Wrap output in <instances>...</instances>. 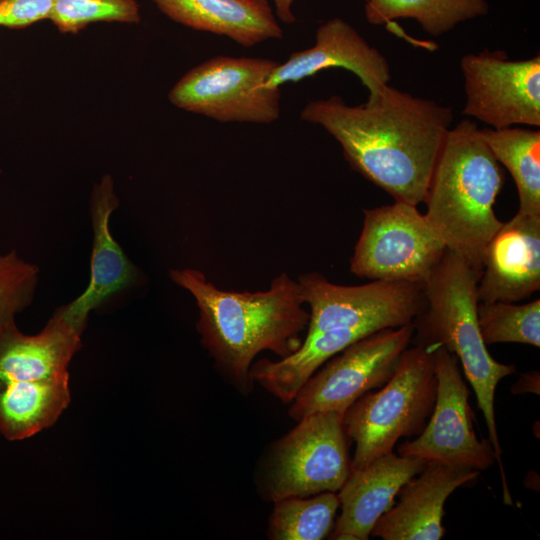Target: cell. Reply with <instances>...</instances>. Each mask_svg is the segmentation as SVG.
I'll list each match as a JSON object with an SVG mask.
<instances>
[{"label":"cell","mask_w":540,"mask_h":540,"mask_svg":"<svg viewBox=\"0 0 540 540\" xmlns=\"http://www.w3.org/2000/svg\"><path fill=\"white\" fill-rule=\"evenodd\" d=\"M496 160L511 174L519 200L518 212L540 214V130L520 127L480 128Z\"/></svg>","instance_id":"cell-21"},{"label":"cell","mask_w":540,"mask_h":540,"mask_svg":"<svg viewBox=\"0 0 540 540\" xmlns=\"http://www.w3.org/2000/svg\"><path fill=\"white\" fill-rule=\"evenodd\" d=\"M151 1L177 23L226 36L244 47L283 36L268 0Z\"/></svg>","instance_id":"cell-19"},{"label":"cell","mask_w":540,"mask_h":540,"mask_svg":"<svg viewBox=\"0 0 540 540\" xmlns=\"http://www.w3.org/2000/svg\"><path fill=\"white\" fill-rule=\"evenodd\" d=\"M436 392L433 349L407 347L391 378L343 414L345 432L356 444L351 470L392 452L400 438L419 435L433 411Z\"/></svg>","instance_id":"cell-5"},{"label":"cell","mask_w":540,"mask_h":540,"mask_svg":"<svg viewBox=\"0 0 540 540\" xmlns=\"http://www.w3.org/2000/svg\"><path fill=\"white\" fill-rule=\"evenodd\" d=\"M301 119L322 126L352 169L395 201L423 203L452 109L389 84L373 101L348 105L332 95L307 103Z\"/></svg>","instance_id":"cell-1"},{"label":"cell","mask_w":540,"mask_h":540,"mask_svg":"<svg viewBox=\"0 0 540 540\" xmlns=\"http://www.w3.org/2000/svg\"><path fill=\"white\" fill-rule=\"evenodd\" d=\"M118 205L113 179L106 174L94 186L91 196L93 243L88 285L80 296L61 306L66 315L84 327L92 310L128 288L138 276L136 267L110 230V217Z\"/></svg>","instance_id":"cell-18"},{"label":"cell","mask_w":540,"mask_h":540,"mask_svg":"<svg viewBox=\"0 0 540 540\" xmlns=\"http://www.w3.org/2000/svg\"><path fill=\"white\" fill-rule=\"evenodd\" d=\"M278 18L287 24L295 22L296 17L292 13L291 6L294 0H273ZM366 1V0H365Z\"/></svg>","instance_id":"cell-29"},{"label":"cell","mask_w":540,"mask_h":540,"mask_svg":"<svg viewBox=\"0 0 540 540\" xmlns=\"http://www.w3.org/2000/svg\"><path fill=\"white\" fill-rule=\"evenodd\" d=\"M170 278L194 297L202 344L243 391L253 384L250 368L260 352L269 350L283 358L300 347L309 312L303 307L298 281L287 273L258 292L219 289L195 269L171 270Z\"/></svg>","instance_id":"cell-2"},{"label":"cell","mask_w":540,"mask_h":540,"mask_svg":"<svg viewBox=\"0 0 540 540\" xmlns=\"http://www.w3.org/2000/svg\"><path fill=\"white\" fill-rule=\"evenodd\" d=\"M414 335L413 322L369 334L330 358L300 388L289 410L296 421L318 412L341 415L393 375Z\"/></svg>","instance_id":"cell-9"},{"label":"cell","mask_w":540,"mask_h":540,"mask_svg":"<svg viewBox=\"0 0 540 540\" xmlns=\"http://www.w3.org/2000/svg\"><path fill=\"white\" fill-rule=\"evenodd\" d=\"M297 281L310 308L306 337L338 329L400 327L412 323L426 304L424 284L374 280L343 286L317 272Z\"/></svg>","instance_id":"cell-10"},{"label":"cell","mask_w":540,"mask_h":540,"mask_svg":"<svg viewBox=\"0 0 540 540\" xmlns=\"http://www.w3.org/2000/svg\"><path fill=\"white\" fill-rule=\"evenodd\" d=\"M477 319L486 345L520 343L540 346V300L478 302Z\"/></svg>","instance_id":"cell-24"},{"label":"cell","mask_w":540,"mask_h":540,"mask_svg":"<svg viewBox=\"0 0 540 540\" xmlns=\"http://www.w3.org/2000/svg\"><path fill=\"white\" fill-rule=\"evenodd\" d=\"M426 462L390 452L367 466L350 470L338 490L341 514L329 535L334 540H367L377 520L388 511L400 488Z\"/></svg>","instance_id":"cell-15"},{"label":"cell","mask_w":540,"mask_h":540,"mask_svg":"<svg viewBox=\"0 0 540 540\" xmlns=\"http://www.w3.org/2000/svg\"><path fill=\"white\" fill-rule=\"evenodd\" d=\"M269 522L272 540H321L330 535L339 508L335 492L275 501Z\"/></svg>","instance_id":"cell-23"},{"label":"cell","mask_w":540,"mask_h":540,"mask_svg":"<svg viewBox=\"0 0 540 540\" xmlns=\"http://www.w3.org/2000/svg\"><path fill=\"white\" fill-rule=\"evenodd\" d=\"M279 63L218 56L185 73L168 94L176 107L219 122L270 124L281 111L279 87L265 85Z\"/></svg>","instance_id":"cell-6"},{"label":"cell","mask_w":540,"mask_h":540,"mask_svg":"<svg viewBox=\"0 0 540 540\" xmlns=\"http://www.w3.org/2000/svg\"><path fill=\"white\" fill-rule=\"evenodd\" d=\"M489 12L486 0H366L365 16L373 25L411 18L432 36H439L459 23Z\"/></svg>","instance_id":"cell-22"},{"label":"cell","mask_w":540,"mask_h":540,"mask_svg":"<svg viewBox=\"0 0 540 540\" xmlns=\"http://www.w3.org/2000/svg\"><path fill=\"white\" fill-rule=\"evenodd\" d=\"M330 68L353 72L369 92L367 101L375 100L391 79L385 56L349 23L336 17L318 27L312 47L294 52L286 62L279 63L265 85L280 87Z\"/></svg>","instance_id":"cell-13"},{"label":"cell","mask_w":540,"mask_h":540,"mask_svg":"<svg viewBox=\"0 0 540 540\" xmlns=\"http://www.w3.org/2000/svg\"><path fill=\"white\" fill-rule=\"evenodd\" d=\"M446 250L417 206L394 201L364 210L350 271L371 281L424 284Z\"/></svg>","instance_id":"cell-7"},{"label":"cell","mask_w":540,"mask_h":540,"mask_svg":"<svg viewBox=\"0 0 540 540\" xmlns=\"http://www.w3.org/2000/svg\"><path fill=\"white\" fill-rule=\"evenodd\" d=\"M54 0H0V26L25 28L49 20Z\"/></svg>","instance_id":"cell-27"},{"label":"cell","mask_w":540,"mask_h":540,"mask_svg":"<svg viewBox=\"0 0 540 540\" xmlns=\"http://www.w3.org/2000/svg\"><path fill=\"white\" fill-rule=\"evenodd\" d=\"M479 471L426 463L398 491L400 501L375 523L371 536L383 540H439L444 504L450 494L477 478Z\"/></svg>","instance_id":"cell-16"},{"label":"cell","mask_w":540,"mask_h":540,"mask_svg":"<svg viewBox=\"0 0 540 540\" xmlns=\"http://www.w3.org/2000/svg\"><path fill=\"white\" fill-rule=\"evenodd\" d=\"M480 272L446 250L424 282L426 304L413 320L416 345L442 346L456 356L472 385L493 446L504 501L511 500L502 463V449L494 412L495 392L503 378L516 372L515 365L496 361L484 343L477 319V286Z\"/></svg>","instance_id":"cell-4"},{"label":"cell","mask_w":540,"mask_h":540,"mask_svg":"<svg viewBox=\"0 0 540 540\" xmlns=\"http://www.w3.org/2000/svg\"><path fill=\"white\" fill-rule=\"evenodd\" d=\"M69 375L38 382L0 383V433L10 441L52 426L70 403Z\"/></svg>","instance_id":"cell-20"},{"label":"cell","mask_w":540,"mask_h":540,"mask_svg":"<svg viewBox=\"0 0 540 540\" xmlns=\"http://www.w3.org/2000/svg\"><path fill=\"white\" fill-rule=\"evenodd\" d=\"M504 174L478 125L469 119L445 137L424 203L427 221L446 248L480 272L486 246L500 229L493 209Z\"/></svg>","instance_id":"cell-3"},{"label":"cell","mask_w":540,"mask_h":540,"mask_svg":"<svg viewBox=\"0 0 540 540\" xmlns=\"http://www.w3.org/2000/svg\"><path fill=\"white\" fill-rule=\"evenodd\" d=\"M298 422L271 454L265 489L273 502L337 492L351 470L343 415L318 412Z\"/></svg>","instance_id":"cell-8"},{"label":"cell","mask_w":540,"mask_h":540,"mask_svg":"<svg viewBox=\"0 0 540 540\" xmlns=\"http://www.w3.org/2000/svg\"><path fill=\"white\" fill-rule=\"evenodd\" d=\"M61 33L75 34L95 22L137 24L136 0H54L49 19Z\"/></svg>","instance_id":"cell-25"},{"label":"cell","mask_w":540,"mask_h":540,"mask_svg":"<svg viewBox=\"0 0 540 540\" xmlns=\"http://www.w3.org/2000/svg\"><path fill=\"white\" fill-rule=\"evenodd\" d=\"M432 349L437 378L433 411L417 438L400 444L397 452L426 463L485 470L494 463L495 453L490 440H480L475 433L470 390L461 375L459 361L442 346Z\"/></svg>","instance_id":"cell-11"},{"label":"cell","mask_w":540,"mask_h":540,"mask_svg":"<svg viewBox=\"0 0 540 540\" xmlns=\"http://www.w3.org/2000/svg\"><path fill=\"white\" fill-rule=\"evenodd\" d=\"M39 268L12 250L0 255V328L14 321L33 300Z\"/></svg>","instance_id":"cell-26"},{"label":"cell","mask_w":540,"mask_h":540,"mask_svg":"<svg viewBox=\"0 0 540 540\" xmlns=\"http://www.w3.org/2000/svg\"><path fill=\"white\" fill-rule=\"evenodd\" d=\"M540 289V214L517 211L488 242L479 302H518Z\"/></svg>","instance_id":"cell-14"},{"label":"cell","mask_w":540,"mask_h":540,"mask_svg":"<svg viewBox=\"0 0 540 540\" xmlns=\"http://www.w3.org/2000/svg\"><path fill=\"white\" fill-rule=\"evenodd\" d=\"M540 375L539 371L533 370L521 374L518 380L511 387L513 394L533 393L539 394Z\"/></svg>","instance_id":"cell-28"},{"label":"cell","mask_w":540,"mask_h":540,"mask_svg":"<svg viewBox=\"0 0 540 540\" xmlns=\"http://www.w3.org/2000/svg\"><path fill=\"white\" fill-rule=\"evenodd\" d=\"M85 327L58 308L36 335L12 321L0 328V383L38 382L69 375Z\"/></svg>","instance_id":"cell-17"},{"label":"cell","mask_w":540,"mask_h":540,"mask_svg":"<svg viewBox=\"0 0 540 540\" xmlns=\"http://www.w3.org/2000/svg\"><path fill=\"white\" fill-rule=\"evenodd\" d=\"M463 114L489 128L540 126V56L510 60L505 51L468 53L460 61Z\"/></svg>","instance_id":"cell-12"}]
</instances>
